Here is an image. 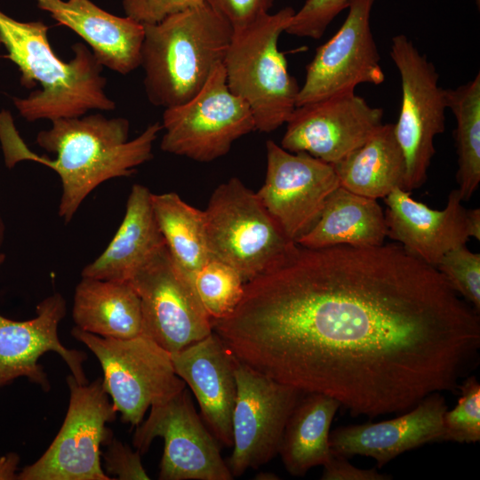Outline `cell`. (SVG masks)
<instances>
[{
	"label": "cell",
	"mask_w": 480,
	"mask_h": 480,
	"mask_svg": "<svg viewBox=\"0 0 480 480\" xmlns=\"http://www.w3.org/2000/svg\"><path fill=\"white\" fill-rule=\"evenodd\" d=\"M48 26L43 21L23 22L0 11V43L5 56L20 71V84L35 90L26 98L14 97L13 104L28 122L51 121L84 116L88 110L109 111L116 102L106 92L103 67L82 43L71 46L74 57L59 59L48 40Z\"/></svg>",
	"instance_id": "3957f363"
},
{
	"label": "cell",
	"mask_w": 480,
	"mask_h": 480,
	"mask_svg": "<svg viewBox=\"0 0 480 480\" xmlns=\"http://www.w3.org/2000/svg\"><path fill=\"white\" fill-rule=\"evenodd\" d=\"M160 148L197 162H211L255 129L248 104L228 88L223 64L215 67L202 89L187 102L164 108Z\"/></svg>",
	"instance_id": "9c48e42d"
},
{
	"label": "cell",
	"mask_w": 480,
	"mask_h": 480,
	"mask_svg": "<svg viewBox=\"0 0 480 480\" xmlns=\"http://www.w3.org/2000/svg\"><path fill=\"white\" fill-rule=\"evenodd\" d=\"M284 428L278 454L287 472L303 476L312 468L323 466L332 456L330 428L340 407L336 399L322 393H304Z\"/></svg>",
	"instance_id": "484cf974"
},
{
	"label": "cell",
	"mask_w": 480,
	"mask_h": 480,
	"mask_svg": "<svg viewBox=\"0 0 480 480\" xmlns=\"http://www.w3.org/2000/svg\"><path fill=\"white\" fill-rule=\"evenodd\" d=\"M375 0H349L348 15L306 68L296 107L336 94L355 92L360 84H380L385 74L371 28Z\"/></svg>",
	"instance_id": "5bb4252c"
},
{
	"label": "cell",
	"mask_w": 480,
	"mask_h": 480,
	"mask_svg": "<svg viewBox=\"0 0 480 480\" xmlns=\"http://www.w3.org/2000/svg\"><path fill=\"white\" fill-rule=\"evenodd\" d=\"M156 437L164 439L161 480H231L218 440L204 424L185 388L170 400L150 407L147 420L136 426L134 449L144 454Z\"/></svg>",
	"instance_id": "7c38bea8"
},
{
	"label": "cell",
	"mask_w": 480,
	"mask_h": 480,
	"mask_svg": "<svg viewBox=\"0 0 480 480\" xmlns=\"http://www.w3.org/2000/svg\"><path fill=\"white\" fill-rule=\"evenodd\" d=\"M140 67L149 102L172 108L187 102L223 62L233 36L230 23L206 1L144 24Z\"/></svg>",
	"instance_id": "277c9868"
},
{
	"label": "cell",
	"mask_w": 480,
	"mask_h": 480,
	"mask_svg": "<svg viewBox=\"0 0 480 480\" xmlns=\"http://www.w3.org/2000/svg\"><path fill=\"white\" fill-rule=\"evenodd\" d=\"M349 0H306L302 7L295 12L286 28L287 34L319 39L331 22L343 10Z\"/></svg>",
	"instance_id": "1f68e13d"
},
{
	"label": "cell",
	"mask_w": 480,
	"mask_h": 480,
	"mask_svg": "<svg viewBox=\"0 0 480 480\" xmlns=\"http://www.w3.org/2000/svg\"><path fill=\"white\" fill-rule=\"evenodd\" d=\"M478 314L400 244H297L212 324L241 363L374 418L458 389L478 356Z\"/></svg>",
	"instance_id": "6da1fadb"
},
{
	"label": "cell",
	"mask_w": 480,
	"mask_h": 480,
	"mask_svg": "<svg viewBox=\"0 0 480 480\" xmlns=\"http://www.w3.org/2000/svg\"><path fill=\"white\" fill-rule=\"evenodd\" d=\"M154 213L166 246L176 263L193 279L211 259L204 212L174 193H152Z\"/></svg>",
	"instance_id": "4316f807"
},
{
	"label": "cell",
	"mask_w": 480,
	"mask_h": 480,
	"mask_svg": "<svg viewBox=\"0 0 480 480\" xmlns=\"http://www.w3.org/2000/svg\"><path fill=\"white\" fill-rule=\"evenodd\" d=\"M231 25L233 30L245 28L269 13L275 0H205Z\"/></svg>",
	"instance_id": "e575fe53"
},
{
	"label": "cell",
	"mask_w": 480,
	"mask_h": 480,
	"mask_svg": "<svg viewBox=\"0 0 480 480\" xmlns=\"http://www.w3.org/2000/svg\"><path fill=\"white\" fill-rule=\"evenodd\" d=\"M5 255L0 252V266ZM66 315V301L56 292L36 306V316L16 321L0 315V388L16 379L27 378L44 392L50 381L39 358L46 352H56L80 384L89 381L84 371L87 354L66 348L58 335V326Z\"/></svg>",
	"instance_id": "e0dca14e"
},
{
	"label": "cell",
	"mask_w": 480,
	"mask_h": 480,
	"mask_svg": "<svg viewBox=\"0 0 480 480\" xmlns=\"http://www.w3.org/2000/svg\"><path fill=\"white\" fill-rule=\"evenodd\" d=\"M458 388L461 396L457 405L444 414V441L476 443L480 440V384L470 376Z\"/></svg>",
	"instance_id": "f546056e"
},
{
	"label": "cell",
	"mask_w": 480,
	"mask_h": 480,
	"mask_svg": "<svg viewBox=\"0 0 480 480\" xmlns=\"http://www.w3.org/2000/svg\"><path fill=\"white\" fill-rule=\"evenodd\" d=\"M36 135V142L56 157L51 159L31 152L14 130L13 137H1L5 163L31 160L46 165L59 175L62 194L59 215L69 222L86 196L99 185L114 178L129 177L136 167L149 161L153 143L162 131L159 122L149 124L129 140L126 118H108L101 114L60 118Z\"/></svg>",
	"instance_id": "7a4b0ae2"
},
{
	"label": "cell",
	"mask_w": 480,
	"mask_h": 480,
	"mask_svg": "<svg viewBox=\"0 0 480 480\" xmlns=\"http://www.w3.org/2000/svg\"><path fill=\"white\" fill-rule=\"evenodd\" d=\"M467 231L469 237L480 239V210H467L466 215Z\"/></svg>",
	"instance_id": "74e56055"
},
{
	"label": "cell",
	"mask_w": 480,
	"mask_h": 480,
	"mask_svg": "<svg viewBox=\"0 0 480 480\" xmlns=\"http://www.w3.org/2000/svg\"><path fill=\"white\" fill-rule=\"evenodd\" d=\"M205 0H123L125 16L142 24H154L173 13L204 3Z\"/></svg>",
	"instance_id": "836d02e7"
},
{
	"label": "cell",
	"mask_w": 480,
	"mask_h": 480,
	"mask_svg": "<svg viewBox=\"0 0 480 480\" xmlns=\"http://www.w3.org/2000/svg\"><path fill=\"white\" fill-rule=\"evenodd\" d=\"M165 245L154 213L152 193L134 184L119 228L105 251L83 268L82 277L130 281Z\"/></svg>",
	"instance_id": "7402d4cb"
},
{
	"label": "cell",
	"mask_w": 480,
	"mask_h": 480,
	"mask_svg": "<svg viewBox=\"0 0 480 480\" xmlns=\"http://www.w3.org/2000/svg\"><path fill=\"white\" fill-rule=\"evenodd\" d=\"M476 4L477 7L479 8V6H480V0H476Z\"/></svg>",
	"instance_id": "60d3db41"
},
{
	"label": "cell",
	"mask_w": 480,
	"mask_h": 480,
	"mask_svg": "<svg viewBox=\"0 0 480 480\" xmlns=\"http://www.w3.org/2000/svg\"><path fill=\"white\" fill-rule=\"evenodd\" d=\"M72 317L76 326L100 337L141 334L140 300L129 281L82 277L75 289Z\"/></svg>",
	"instance_id": "cb8c5ba5"
},
{
	"label": "cell",
	"mask_w": 480,
	"mask_h": 480,
	"mask_svg": "<svg viewBox=\"0 0 480 480\" xmlns=\"http://www.w3.org/2000/svg\"><path fill=\"white\" fill-rule=\"evenodd\" d=\"M383 109L355 92L295 108L281 147L334 164L360 147L382 124Z\"/></svg>",
	"instance_id": "2e32d148"
},
{
	"label": "cell",
	"mask_w": 480,
	"mask_h": 480,
	"mask_svg": "<svg viewBox=\"0 0 480 480\" xmlns=\"http://www.w3.org/2000/svg\"><path fill=\"white\" fill-rule=\"evenodd\" d=\"M386 236L385 215L377 199L340 186L326 199L315 224L296 243L307 248L367 247L383 244Z\"/></svg>",
	"instance_id": "603a6c76"
},
{
	"label": "cell",
	"mask_w": 480,
	"mask_h": 480,
	"mask_svg": "<svg viewBox=\"0 0 480 480\" xmlns=\"http://www.w3.org/2000/svg\"><path fill=\"white\" fill-rule=\"evenodd\" d=\"M141 305V334L169 353L177 352L212 332V319L193 278L164 246L129 281Z\"/></svg>",
	"instance_id": "8fae6325"
},
{
	"label": "cell",
	"mask_w": 480,
	"mask_h": 480,
	"mask_svg": "<svg viewBox=\"0 0 480 480\" xmlns=\"http://www.w3.org/2000/svg\"><path fill=\"white\" fill-rule=\"evenodd\" d=\"M332 165L340 186L364 196L384 198L404 188L405 160L394 124H382L360 147Z\"/></svg>",
	"instance_id": "d4e9b609"
},
{
	"label": "cell",
	"mask_w": 480,
	"mask_h": 480,
	"mask_svg": "<svg viewBox=\"0 0 480 480\" xmlns=\"http://www.w3.org/2000/svg\"><path fill=\"white\" fill-rule=\"evenodd\" d=\"M236 397L232 413V453L228 467L233 477L258 468L276 457L286 422L303 394L236 358Z\"/></svg>",
	"instance_id": "4fadbf2b"
},
{
	"label": "cell",
	"mask_w": 480,
	"mask_h": 480,
	"mask_svg": "<svg viewBox=\"0 0 480 480\" xmlns=\"http://www.w3.org/2000/svg\"><path fill=\"white\" fill-rule=\"evenodd\" d=\"M198 297L212 320L228 316L244 295V282L230 265L211 257L194 276Z\"/></svg>",
	"instance_id": "f1b7e54d"
},
{
	"label": "cell",
	"mask_w": 480,
	"mask_h": 480,
	"mask_svg": "<svg viewBox=\"0 0 480 480\" xmlns=\"http://www.w3.org/2000/svg\"><path fill=\"white\" fill-rule=\"evenodd\" d=\"M71 335L100 362L102 386L123 422L138 426L148 408L186 388L175 372L171 353L142 334L131 339L105 338L75 326Z\"/></svg>",
	"instance_id": "52a82bcc"
},
{
	"label": "cell",
	"mask_w": 480,
	"mask_h": 480,
	"mask_svg": "<svg viewBox=\"0 0 480 480\" xmlns=\"http://www.w3.org/2000/svg\"><path fill=\"white\" fill-rule=\"evenodd\" d=\"M204 212L211 256L233 267L244 283L279 265L297 246L238 178L218 186Z\"/></svg>",
	"instance_id": "8992f818"
},
{
	"label": "cell",
	"mask_w": 480,
	"mask_h": 480,
	"mask_svg": "<svg viewBox=\"0 0 480 480\" xmlns=\"http://www.w3.org/2000/svg\"><path fill=\"white\" fill-rule=\"evenodd\" d=\"M255 479H259V480H276V479H279V477L273 474V473H270V472H260L259 474H257L255 476Z\"/></svg>",
	"instance_id": "f35d334b"
},
{
	"label": "cell",
	"mask_w": 480,
	"mask_h": 480,
	"mask_svg": "<svg viewBox=\"0 0 480 480\" xmlns=\"http://www.w3.org/2000/svg\"><path fill=\"white\" fill-rule=\"evenodd\" d=\"M67 383L68 407L57 436L37 460L19 470L17 480H112L100 448L114 436L107 424L117 412L102 379L80 384L70 374Z\"/></svg>",
	"instance_id": "ba28073f"
},
{
	"label": "cell",
	"mask_w": 480,
	"mask_h": 480,
	"mask_svg": "<svg viewBox=\"0 0 480 480\" xmlns=\"http://www.w3.org/2000/svg\"><path fill=\"white\" fill-rule=\"evenodd\" d=\"M101 452L105 473L118 480H148L149 476L141 462V454L132 450L114 436L105 444Z\"/></svg>",
	"instance_id": "d6a6232c"
},
{
	"label": "cell",
	"mask_w": 480,
	"mask_h": 480,
	"mask_svg": "<svg viewBox=\"0 0 480 480\" xmlns=\"http://www.w3.org/2000/svg\"><path fill=\"white\" fill-rule=\"evenodd\" d=\"M36 4L81 36L102 67L121 75L140 67L144 24L109 13L91 0H36Z\"/></svg>",
	"instance_id": "44dd1931"
},
{
	"label": "cell",
	"mask_w": 480,
	"mask_h": 480,
	"mask_svg": "<svg viewBox=\"0 0 480 480\" xmlns=\"http://www.w3.org/2000/svg\"><path fill=\"white\" fill-rule=\"evenodd\" d=\"M177 375L196 396L201 415L214 437L232 446V413L236 397V357L213 331L171 353Z\"/></svg>",
	"instance_id": "d6986e66"
},
{
	"label": "cell",
	"mask_w": 480,
	"mask_h": 480,
	"mask_svg": "<svg viewBox=\"0 0 480 480\" xmlns=\"http://www.w3.org/2000/svg\"><path fill=\"white\" fill-rule=\"evenodd\" d=\"M446 105L456 120L457 180L462 201L480 182V74L455 89H445Z\"/></svg>",
	"instance_id": "83f0119b"
},
{
	"label": "cell",
	"mask_w": 480,
	"mask_h": 480,
	"mask_svg": "<svg viewBox=\"0 0 480 480\" xmlns=\"http://www.w3.org/2000/svg\"><path fill=\"white\" fill-rule=\"evenodd\" d=\"M388 236L423 262L436 267L450 250L464 245L467 209L459 189L451 191L446 206L434 210L398 188L384 197Z\"/></svg>",
	"instance_id": "ffe728a7"
},
{
	"label": "cell",
	"mask_w": 480,
	"mask_h": 480,
	"mask_svg": "<svg viewBox=\"0 0 480 480\" xmlns=\"http://www.w3.org/2000/svg\"><path fill=\"white\" fill-rule=\"evenodd\" d=\"M267 172L256 192L259 199L292 241L317 220L328 196L340 187L331 164L306 152H290L266 142Z\"/></svg>",
	"instance_id": "9a60e30c"
},
{
	"label": "cell",
	"mask_w": 480,
	"mask_h": 480,
	"mask_svg": "<svg viewBox=\"0 0 480 480\" xmlns=\"http://www.w3.org/2000/svg\"><path fill=\"white\" fill-rule=\"evenodd\" d=\"M389 55L401 78L402 101L394 128L405 160L404 189L412 191L426 181L436 154L434 140L444 131L446 93L435 65L405 35L392 37Z\"/></svg>",
	"instance_id": "30bf717a"
},
{
	"label": "cell",
	"mask_w": 480,
	"mask_h": 480,
	"mask_svg": "<svg viewBox=\"0 0 480 480\" xmlns=\"http://www.w3.org/2000/svg\"><path fill=\"white\" fill-rule=\"evenodd\" d=\"M444 397L434 392L401 416L378 423L339 427L329 435L332 453L371 457L381 468L404 452L444 441Z\"/></svg>",
	"instance_id": "ac0fdd59"
},
{
	"label": "cell",
	"mask_w": 480,
	"mask_h": 480,
	"mask_svg": "<svg viewBox=\"0 0 480 480\" xmlns=\"http://www.w3.org/2000/svg\"><path fill=\"white\" fill-rule=\"evenodd\" d=\"M0 45H1V43H0Z\"/></svg>",
	"instance_id": "b9f144b4"
},
{
	"label": "cell",
	"mask_w": 480,
	"mask_h": 480,
	"mask_svg": "<svg viewBox=\"0 0 480 480\" xmlns=\"http://www.w3.org/2000/svg\"><path fill=\"white\" fill-rule=\"evenodd\" d=\"M451 287L480 311V254L465 244L447 252L436 266Z\"/></svg>",
	"instance_id": "4dcf8cb0"
},
{
	"label": "cell",
	"mask_w": 480,
	"mask_h": 480,
	"mask_svg": "<svg viewBox=\"0 0 480 480\" xmlns=\"http://www.w3.org/2000/svg\"><path fill=\"white\" fill-rule=\"evenodd\" d=\"M294 12L287 6L233 30L222 62L229 90L248 104L255 129L261 132L285 124L296 108L300 86L278 49L279 37Z\"/></svg>",
	"instance_id": "5b68a950"
},
{
	"label": "cell",
	"mask_w": 480,
	"mask_h": 480,
	"mask_svg": "<svg viewBox=\"0 0 480 480\" xmlns=\"http://www.w3.org/2000/svg\"><path fill=\"white\" fill-rule=\"evenodd\" d=\"M322 480H388L390 475L379 472L375 468H359L348 462V458L332 454L329 460L323 465Z\"/></svg>",
	"instance_id": "d590c367"
},
{
	"label": "cell",
	"mask_w": 480,
	"mask_h": 480,
	"mask_svg": "<svg viewBox=\"0 0 480 480\" xmlns=\"http://www.w3.org/2000/svg\"><path fill=\"white\" fill-rule=\"evenodd\" d=\"M20 458L15 452L0 454V480H15L18 477Z\"/></svg>",
	"instance_id": "8d00e7d4"
},
{
	"label": "cell",
	"mask_w": 480,
	"mask_h": 480,
	"mask_svg": "<svg viewBox=\"0 0 480 480\" xmlns=\"http://www.w3.org/2000/svg\"><path fill=\"white\" fill-rule=\"evenodd\" d=\"M4 223L0 218V246L3 243V239H4Z\"/></svg>",
	"instance_id": "ab89813d"
}]
</instances>
